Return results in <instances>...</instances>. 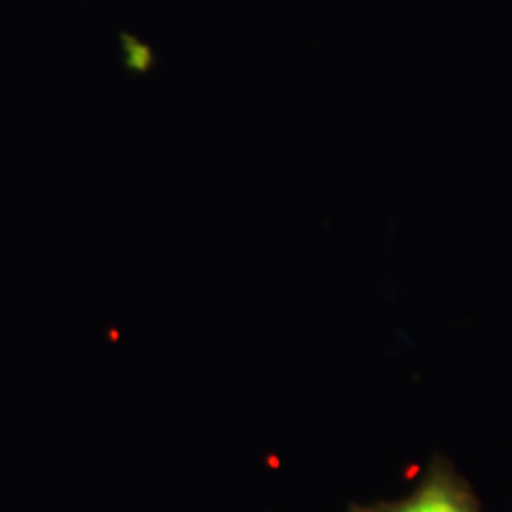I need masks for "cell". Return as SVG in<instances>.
Listing matches in <instances>:
<instances>
[{"label":"cell","mask_w":512,"mask_h":512,"mask_svg":"<svg viewBox=\"0 0 512 512\" xmlns=\"http://www.w3.org/2000/svg\"><path fill=\"white\" fill-rule=\"evenodd\" d=\"M384 512H476V509L452 478L433 475L416 494L403 503L387 507Z\"/></svg>","instance_id":"obj_1"},{"label":"cell","mask_w":512,"mask_h":512,"mask_svg":"<svg viewBox=\"0 0 512 512\" xmlns=\"http://www.w3.org/2000/svg\"><path fill=\"white\" fill-rule=\"evenodd\" d=\"M122 57H124V67L131 74L143 76L150 73L156 65L154 50L148 46L147 42L133 35H122Z\"/></svg>","instance_id":"obj_2"}]
</instances>
